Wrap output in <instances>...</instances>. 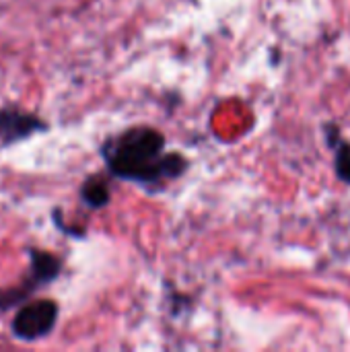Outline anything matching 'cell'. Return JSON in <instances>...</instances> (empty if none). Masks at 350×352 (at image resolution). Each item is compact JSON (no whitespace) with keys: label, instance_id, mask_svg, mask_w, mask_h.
Segmentation results:
<instances>
[{"label":"cell","instance_id":"1","mask_svg":"<svg viewBox=\"0 0 350 352\" xmlns=\"http://www.w3.org/2000/svg\"><path fill=\"white\" fill-rule=\"evenodd\" d=\"M165 148L167 138L161 130L138 124L107 136L99 155L109 177L157 190L179 179L190 167L184 153Z\"/></svg>","mask_w":350,"mask_h":352},{"label":"cell","instance_id":"2","mask_svg":"<svg viewBox=\"0 0 350 352\" xmlns=\"http://www.w3.org/2000/svg\"><path fill=\"white\" fill-rule=\"evenodd\" d=\"M60 320V305L56 299L39 297V299H27L23 301L14 318L10 320V334L19 342H37L47 338Z\"/></svg>","mask_w":350,"mask_h":352},{"label":"cell","instance_id":"3","mask_svg":"<svg viewBox=\"0 0 350 352\" xmlns=\"http://www.w3.org/2000/svg\"><path fill=\"white\" fill-rule=\"evenodd\" d=\"M50 130V124L19 105H4L0 107V146L19 144L35 134H43Z\"/></svg>","mask_w":350,"mask_h":352},{"label":"cell","instance_id":"4","mask_svg":"<svg viewBox=\"0 0 350 352\" xmlns=\"http://www.w3.org/2000/svg\"><path fill=\"white\" fill-rule=\"evenodd\" d=\"M27 256H29L27 272H31L39 280L41 287H47L60 278V274L64 270V260L60 256H56L54 252H47V250H39V248H29Z\"/></svg>","mask_w":350,"mask_h":352},{"label":"cell","instance_id":"5","mask_svg":"<svg viewBox=\"0 0 350 352\" xmlns=\"http://www.w3.org/2000/svg\"><path fill=\"white\" fill-rule=\"evenodd\" d=\"M78 198L85 208L101 210L111 202V184L109 173H91L78 188Z\"/></svg>","mask_w":350,"mask_h":352},{"label":"cell","instance_id":"6","mask_svg":"<svg viewBox=\"0 0 350 352\" xmlns=\"http://www.w3.org/2000/svg\"><path fill=\"white\" fill-rule=\"evenodd\" d=\"M324 138L328 146L334 151V171L336 177L350 186V142L342 138V130L338 124L328 122L324 124Z\"/></svg>","mask_w":350,"mask_h":352},{"label":"cell","instance_id":"7","mask_svg":"<svg viewBox=\"0 0 350 352\" xmlns=\"http://www.w3.org/2000/svg\"><path fill=\"white\" fill-rule=\"evenodd\" d=\"M39 289H43L39 285V280L27 272L21 280V285L10 287V289H0V311H8L12 307H19L23 301H27L29 297H33Z\"/></svg>","mask_w":350,"mask_h":352}]
</instances>
